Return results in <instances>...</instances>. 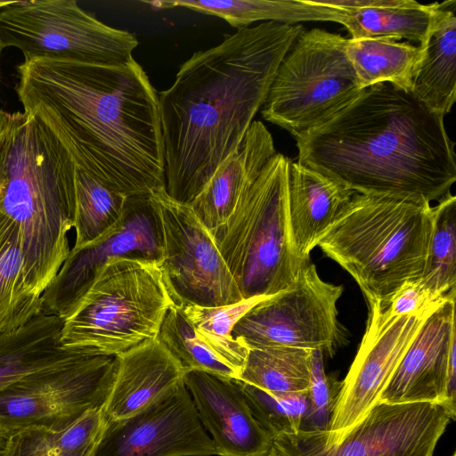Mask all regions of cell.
Wrapping results in <instances>:
<instances>
[{"mask_svg":"<svg viewBox=\"0 0 456 456\" xmlns=\"http://www.w3.org/2000/svg\"><path fill=\"white\" fill-rule=\"evenodd\" d=\"M17 71L24 112L53 133L77 167L126 197L165 186L158 93L134 58L24 60Z\"/></svg>","mask_w":456,"mask_h":456,"instance_id":"obj_1","label":"cell"},{"mask_svg":"<svg viewBox=\"0 0 456 456\" xmlns=\"http://www.w3.org/2000/svg\"><path fill=\"white\" fill-rule=\"evenodd\" d=\"M303 31L274 21L240 28L180 66L158 94L164 188L171 199L190 205L237 148Z\"/></svg>","mask_w":456,"mask_h":456,"instance_id":"obj_2","label":"cell"},{"mask_svg":"<svg viewBox=\"0 0 456 456\" xmlns=\"http://www.w3.org/2000/svg\"><path fill=\"white\" fill-rule=\"evenodd\" d=\"M444 116L390 83L296 138L297 162L361 194L440 200L456 181Z\"/></svg>","mask_w":456,"mask_h":456,"instance_id":"obj_3","label":"cell"},{"mask_svg":"<svg viewBox=\"0 0 456 456\" xmlns=\"http://www.w3.org/2000/svg\"><path fill=\"white\" fill-rule=\"evenodd\" d=\"M76 165L37 117L0 109V213L19 227L29 287L42 295L71 248Z\"/></svg>","mask_w":456,"mask_h":456,"instance_id":"obj_4","label":"cell"},{"mask_svg":"<svg viewBox=\"0 0 456 456\" xmlns=\"http://www.w3.org/2000/svg\"><path fill=\"white\" fill-rule=\"evenodd\" d=\"M433 228L425 199L355 193L317 247L356 281L367 302L386 304L422 276Z\"/></svg>","mask_w":456,"mask_h":456,"instance_id":"obj_5","label":"cell"},{"mask_svg":"<svg viewBox=\"0 0 456 456\" xmlns=\"http://www.w3.org/2000/svg\"><path fill=\"white\" fill-rule=\"evenodd\" d=\"M174 306L178 305L159 265L113 258L62 319L60 346L83 354L117 356L156 339Z\"/></svg>","mask_w":456,"mask_h":456,"instance_id":"obj_6","label":"cell"},{"mask_svg":"<svg viewBox=\"0 0 456 456\" xmlns=\"http://www.w3.org/2000/svg\"><path fill=\"white\" fill-rule=\"evenodd\" d=\"M289 163L277 152L242 191L229 218L211 234L244 299L288 289L310 262L298 256L290 239Z\"/></svg>","mask_w":456,"mask_h":456,"instance_id":"obj_7","label":"cell"},{"mask_svg":"<svg viewBox=\"0 0 456 456\" xmlns=\"http://www.w3.org/2000/svg\"><path fill=\"white\" fill-rule=\"evenodd\" d=\"M346 41L321 28L304 30L277 69L263 118L296 139L352 102L363 89L346 55Z\"/></svg>","mask_w":456,"mask_h":456,"instance_id":"obj_8","label":"cell"},{"mask_svg":"<svg viewBox=\"0 0 456 456\" xmlns=\"http://www.w3.org/2000/svg\"><path fill=\"white\" fill-rule=\"evenodd\" d=\"M0 43L24 60L86 64L127 62L139 45L129 31L110 27L74 0L14 1L0 10Z\"/></svg>","mask_w":456,"mask_h":456,"instance_id":"obj_9","label":"cell"},{"mask_svg":"<svg viewBox=\"0 0 456 456\" xmlns=\"http://www.w3.org/2000/svg\"><path fill=\"white\" fill-rule=\"evenodd\" d=\"M451 419L442 403L379 401L331 442L299 430L276 436L273 448L278 456H433Z\"/></svg>","mask_w":456,"mask_h":456,"instance_id":"obj_10","label":"cell"},{"mask_svg":"<svg viewBox=\"0 0 456 456\" xmlns=\"http://www.w3.org/2000/svg\"><path fill=\"white\" fill-rule=\"evenodd\" d=\"M342 293L341 285L324 281L309 262L290 288L244 314L232 335L248 349L292 346L332 356L346 340L337 306Z\"/></svg>","mask_w":456,"mask_h":456,"instance_id":"obj_11","label":"cell"},{"mask_svg":"<svg viewBox=\"0 0 456 456\" xmlns=\"http://www.w3.org/2000/svg\"><path fill=\"white\" fill-rule=\"evenodd\" d=\"M115 370L116 356L85 354L67 365L27 375L0 389V425L11 433L64 428L103 407Z\"/></svg>","mask_w":456,"mask_h":456,"instance_id":"obj_12","label":"cell"},{"mask_svg":"<svg viewBox=\"0 0 456 456\" xmlns=\"http://www.w3.org/2000/svg\"><path fill=\"white\" fill-rule=\"evenodd\" d=\"M162 224L166 284L180 307H215L244 299L211 233L190 205L171 199L165 188L151 191Z\"/></svg>","mask_w":456,"mask_h":456,"instance_id":"obj_13","label":"cell"},{"mask_svg":"<svg viewBox=\"0 0 456 456\" xmlns=\"http://www.w3.org/2000/svg\"><path fill=\"white\" fill-rule=\"evenodd\" d=\"M163 252L161 219L151 191L127 196L121 218L109 232L86 246L70 249L41 295L43 312L61 319L67 316L98 272L113 258L160 265Z\"/></svg>","mask_w":456,"mask_h":456,"instance_id":"obj_14","label":"cell"},{"mask_svg":"<svg viewBox=\"0 0 456 456\" xmlns=\"http://www.w3.org/2000/svg\"><path fill=\"white\" fill-rule=\"evenodd\" d=\"M437 302L421 313L401 316L388 315L382 302H367L365 332L341 382L329 428L317 431L322 438L329 442L335 440L379 401L403 354Z\"/></svg>","mask_w":456,"mask_h":456,"instance_id":"obj_15","label":"cell"},{"mask_svg":"<svg viewBox=\"0 0 456 456\" xmlns=\"http://www.w3.org/2000/svg\"><path fill=\"white\" fill-rule=\"evenodd\" d=\"M212 455L213 442L183 382L132 416L105 419L94 456Z\"/></svg>","mask_w":456,"mask_h":456,"instance_id":"obj_16","label":"cell"},{"mask_svg":"<svg viewBox=\"0 0 456 456\" xmlns=\"http://www.w3.org/2000/svg\"><path fill=\"white\" fill-rule=\"evenodd\" d=\"M455 289L433 307L409 346L379 401L444 403L452 351L456 348Z\"/></svg>","mask_w":456,"mask_h":456,"instance_id":"obj_17","label":"cell"},{"mask_svg":"<svg viewBox=\"0 0 456 456\" xmlns=\"http://www.w3.org/2000/svg\"><path fill=\"white\" fill-rule=\"evenodd\" d=\"M183 382L219 456H267L273 438L255 416L239 379L187 371Z\"/></svg>","mask_w":456,"mask_h":456,"instance_id":"obj_18","label":"cell"},{"mask_svg":"<svg viewBox=\"0 0 456 456\" xmlns=\"http://www.w3.org/2000/svg\"><path fill=\"white\" fill-rule=\"evenodd\" d=\"M185 371L158 338L116 356L112 386L102 411L115 420L143 410L183 382Z\"/></svg>","mask_w":456,"mask_h":456,"instance_id":"obj_19","label":"cell"},{"mask_svg":"<svg viewBox=\"0 0 456 456\" xmlns=\"http://www.w3.org/2000/svg\"><path fill=\"white\" fill-rule=\"evenodd\" d=\"M356 192L297 161L289 163L288 219L292 245L304 261Z\"/></svg>","mask_w":456,"mask_h":456,"instance_id":"obj_20","label":"cell"},{"mask_svg":"<svg viewBox=\"0 0 456 456\" xmlns=\"http://www.w3.org/2000/svg\"><path fill=\"white\" fill-rule=\"evenodd\" d=\"M276 153L271 133L261 121L254 120L237 148L190 204L211 234L229 218L242 191Z\"/></svg>","mask_w":456,"mask_h":456,"instance_id":"obj_21","label":"cell"},{"mask_svg":"<svg viewBox=\"0 0 456 456\" xmlns=\"http://www.w3.org/2000/svg\"><path fill=\"white\" fill-rule=\"evenodd\" d=\"M456 1L439 4L423 54L412 78L411 93L444 117L456 100Z\"/></svg>","mask_w":456,"mask_h":456,"instance_id":"obj_22","label":"cell"},{"mask_svg":"<svg viewBox=\"0 0 456 456\" xmlns=\"http://www.w3.org/2000/svg\"><path fill=\"white\" fill-rule=\"evenodd\" d=\"M62 319L41 313L27 324L0 334V389L43 370L71 363L83 354L60 346Z\"/></svg>","mask_w":456,"mask_h":456,"instance_id":"obj_23","label":"cell"},{"mask_svg":"<svg viewBox=\"0 0 456 456\" xmlns=\"http://www.w3.org/2000/svg\"><path fill=\"white\" fill-rule=\"evenodd\" d=\"M154 7H183L219 17L233 28L249 27L256 21L295 25L300 21H333L342 25L346 12L314 4L312 0H229V1H151Z\"/></svg>","mask_w":456,"mask_h":456,"instance_id":"obj_24","label":"cell"},{"mask_svg":"<svg viewBox=\"0 0 456 456\" xmlns=\"http://www.w3.org/2000/svg\"><path fill=\"white\" fill-rule=\"evenodd\" d=\"M41 313V295L27 281L20 229L0 213V334L22 327Z\"/></svg>","mask_w":456,"mask_h":456,"instance_id":"obj_25","label":"cell"},{"mask_svg":"<svg viewBox=\"0 0 456 456\" xmlns=\"http://www.w3.org/2000/svg\"><path fill=\"white\" fill-rule=\"evenodd\" d=\"M346 51L362 89L390 83L409 92L423 54L419 45L387 37H350Z\"/></svg>","mask_w":456,"mask_h":456,"instance_id":"obj_26","label":"cell"},{"mask_svg":"<svg viewBox=\"0 0 456 456\" xmlns=\"http://www.w3.org/2000/svg\"><path fill=\"white\" fill-rule=\"evenodd\" d=\"M105 417L93 409L61 428H26L8 437L1 456H94Z\"/></svg>","mask_w":456,"mask_h":456,"instance_id":"obj_27","label":"cell"},{"mask_svg":"<svg viewBox=\"0 0 456 456\" xmlns=\"http://www.w3.org/2000/svg\"><path fill=\"white\" fill-rule=\"evenodd\" d=\"M312 351L292 346L249 349L239 380L273 394L307 392Z\"/></svg>","mask_w":456,"mask_h":456,"instance_id":"obj_28","label":"cell"},{"mask_svg":"<svg viewBox=\"0 0 456 456\" xmlns=\"http://www.w3.org/2000/svg\"><path fill=\"white\" fill-rule=\"evenodd\" d=\"M439 4H423L408 0L400 6L346 11L344 26L351 38L406 39L421 45L427 39Z\"/></svg>","mask_w":456,"mask_h":456,"instance_id":"obj_29","label":"cell"},{"mask_svg":"<svg viewBox=\"0 0 456 456\" xmlns=\"http://www.w3.org/2000/svg\"><path fill=\"white\" fill-rule=\"evenodd\" d=\"M75 243L78 248L109 232L121 218L126 196L76 167Z\"/></svg>","mask_w":456,"mask_h":456,"instance_id":"obj_30","label":"cell"},{"mask_svg":"<svg viewBox=\"0 0 456 456\" xmlns=\"http://www.w3.org/2000/svg\"><path fill=\"white\" fill-rule=\"evenodd\" d=\"M270 297L256 296L215 307L185 305L182 309L197 335L240 376L249 349L232 337V329L252 307Z\"/></svg>","mask_w":456,"mask_h":456,"instance_id":"obj_31","label":"cell"},{"mask_svg":"<svg viewBox=\"0 0 456 456\" xmlns=\"http://www.w3.org/2000/svg\"><path fill=\"white\" fill-rule=\"evenodd\" d=\"M432 207L433 228L421 279L435 300L455 289L456 198L448 193Z\"/></svg>","mask_w":456,"mask_h":456,"instance_id":"obj_32","label":"cell"},{"mask_svg":"<svg viewBox=\"0 0 456 456\" xmlns=\"http://www.w3.org/2000/svg\"><path fill=\"white\" fill-rule=\"evenodd\" d=\"M157 338L185 373L199 370L239 379V373L197 335L182 307L174 306L167 311Z\"/></svg>","mask_w":456,"mask_h":456,"instance_id":"obj_33","label":"cell"},{"mask_svg":"<svg viewBox=\"0 0 456 456\" xmlns=\"http://www.w3.org/2000/svg\"><path fill=\"white\" fill-rule=\"evenodd\" d=\"M241 383L255 416L273 439L281 434L297 433L301 429L309 412L307 392L273 394Z\"/></svg>","mask_w":456,"mask_h":456,"instance_id":"obj_34","label":"cell"},{"mask_svg":"<svg viewBox=\"0 0 456 456\" xmlns=\"http://www.w3.org/2000/svg\"><path fill=\"white\" fill-rule=\"evenodd\" d=\"M340 387L341 382L325 374L323 354L320 350H313L307 391L310 407L300 430H328Z\"/></svg>","mask_w":456,"mask_h":456,"instance_id":"obj_35","label":"cell"},{"mask_svg":"<svg viewBox=\"0 0 456 456\" xmlns=\"http://www.w3.org/2000/svg\"><path fill=\"white\" fill-rule=\"evenodd\" d=\"M437 301L419 277L403 282L384 305L388 315L401 316L421 313Z\"/></svg>","mask_w":456,"mask_h":456,"instance_id":"obj_36","label":"cell"},{"mask_svg":"<svg viewBox=\"0 0 456 456\" xmlns=\"http://www.w3.org/2000/svg\"><path fill=\"white\" fill-rule=\"evenodd\" d=\"M314 4L341 10L354 11L369 8L395 7L400 6L408 2V0H312Z\"/></svg>","mask_w":456,"mask_h":456,"instance_id":"obj_37","label":"cell"},{"mask_svg":"<svg viewBox=\"0 0 456 456\" xmlns=\"http://www.w3.org/2000/svg\"><path fill=\"white\" fill-rule=\"evenodd\" d=\"M11 432L0 425V456L2 455Z\"/></svg>","mask_w":456,"mask_h":456,"instance_id":"obj_38","label":"cell"},{"mask_svg":"<svg viewBox=\"0 0 456 456\" xmlns=\"http://www.w3.org/2000/svg\"><path fill=\"white\" fill-rule=\"evenodd\" d=\"M15 0H0V10L12 4Z\"/></svg>","mask_w":456,"mask_h":456,"instance_id":"obj_39","label":"cell"},{"mask_svg":"<svg viewBox=\"0 0 456 456\" xmlns=\"http://www.w3.org/2000/svg\"><path fill=\"white\" fill-rule=\"evenodd\" d=\"M3 49H4V48H3V46H2V45H1V43H0V54H1V53H2V50H3Z\"/></svg>","mask_w":456,"mask_h":456,"instance_id":"obj_40","label":"cell"},{"mask_svg":"<svg viewBox=\"0 0 456 456\" xmlns=\"http://www.w3.org/2000/svg\"><path fill=\"white\" fill-rule=\"evenodd\" d=\"M452 456H456V454H455V453H453V455H452Z\"/></svg>","mask_w":456,"mask_h":456,"instance_id":"obj_41","label":"cell"}]
</instances>
